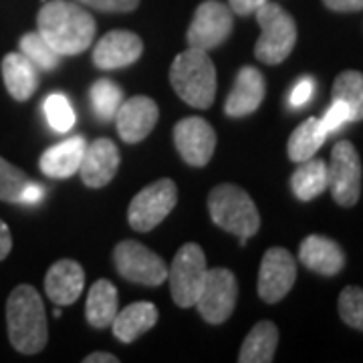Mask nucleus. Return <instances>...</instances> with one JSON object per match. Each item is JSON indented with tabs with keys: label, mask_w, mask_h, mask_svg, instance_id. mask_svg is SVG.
<instances>
[{
	"label": "nucleus",
	"mask_w": 363,
	"mask_h": 363,
	"mask_svg": "<svg viewBox=\"0 0 363 363\" xmlns=\"http://www.w3.org/2000/svg\"><path fill=\"white\" fill-rule=\"evenodd\" d=\"M119 307V295H117L116 285L107 279L95 281L87 295V305H85V317L95 329H105L111 327L116 319Z\"/></svg>",
	"instance_id": "nucleus-23"
},
{
	"label": "nucleus",
	"mask_w": 363,
	"mask_h": 363,
	"mask_svg": "<svg viewBox=\"0 0 363 363\" xmlns=\"http://www.w3.org/2000/svg\"><path fill=\"white\" fill-rule=\"evenodd\" d=\"M345 123H350V109H347V105L343 104V101L333 99L331 107H329V109L325 111V116L321 117V125H323V130L327 131V135H329V133L337 131L339 128L345 125Z\"/></svg>",
	"instance_id": "nucleus-33"
},
{
	"label": "nucleus",
	"mask_w": 363,
	"mask_h": 363,
	"mask_svg": "<svg viewBox=\"0 0 363 363\" xmlns=\"http://www.w3.org/2000/svg\"><path fill=\"white\" fill-rule=\"evenodd\" d=\"M85 289V271L77 260H57L45 277L47 297L55 305L67 307L73 305Z\"/></svg>",
	"instance_id": "nucleus-18"
},
{
	"label": "nucleus",
	"mask_w": 363,
	"mask_h": 363,
	"mask_svg": "<svg viewBox=\"0 0 363 363\" xmlns=\"http://www.w3.org/2000/svg\"><path fill=\"white\" fill-rule=\"evenodd\" d=\"M119 160L121 156L116 143L107 138H99L93 143H87L77 174L87 188H104L116 178Z\"/></svg>",
	"instance_id": "nucleus-16"
},
{
	"label": "nucleus",
	"mask_w": 363,
	"mask_h": 363,
	"mask_svg": "<svg viewBox=\"0 0 363 363\" xmlns=\"http://www.w3.org/2000/svg\"><path fill=\"white\" fill-rule=\"evenodd\" d=\"M313 93H315V79L313 77L298 79L297 85L291 89V95H289V105H291V107H305V105L311 101Z\"/></svg>",
	"instance_id": "nucleus-35"
},
{
	"label": "nucleus",
	"mask_w": 363,
	"mask_h": 363,
	"mask_svg": "<svg viewBox=\"0 0 363 363\" xmlns=\"http://www.w3.org/2000/svg\"><path fill=\"white\" fill-rule=\"evenodd\" d=\"M323 4L333 13H357V11H363V0H323Z\"/></svg>",
	"instance_id": "nucleus-37"
},
{
	"label": "nucleus",
	"mask_w": 363,
	"mask_h": 363,
	"mask_svg": "<svg viewBox=\"0 0 363 363\" xmlns=\"http://www.w3.org/2000/svg\"><path fill=\"white\" fill-rule=\"evenodd\" d=\"M325 138H327V131L321 125V119L319 117H309L305 119L297 130L291 133L289 143H286V154L291 157V162H305L313 157L319 147L323 145Z\"/></svg>",
	"instance_id": "nucleus-26"
},
{
	"label": "nucleus",
	"mask_w": 363,
	"mask_h": 363,
	"mask_svg": "<svg viewBox=\"0 0 363 363\" xmlns=\"http://www.w3.org/2000/svg\"><path fill=\"white\" fill-rule=\"evenodd\" d=\"M206 257L196 242H188L176 252L168 271L169 293L174 303L182 309L194 307L202 285L206 281Z\"/></svg>",
	"instance_id": "nucleus-6"
},
{
	"label": "nucleus",
	"mask_w": 363,
	"mask_h": 363,
	"mask_svg": "<svg viewBox=\"0 0 363 363\" xmlns=\"http://www.w3.org/2000/svg\"><path fill=\"white\" fill-rule=\"evenodd\" d=\"M298 260L313 272H319L325 277H333L343 271L345 267V255L335 240L311 234L307 236L298 247Z\"/></svg>",
	"instance_id": "nucleus-19"
},
{
	"label": "nucleus",
	"mask_w": 363,
	"mask_h": 363,
	"mask_svg": "<svg viewBox=\"0 0 363 363\" xmlns=\"http://www.w3.org/2000/svg\"><path fill=\"white\" fill-rule=\"evenodd\" d=\"M267 95V83L257 67H242L234 79L233 91L226 97L224 113L228 117H247L255 113Z\"/></svg>",
	"instance_id": "nucleus-17"
},
{
	"label": "nucleus",
	"mask_w": 363,
	"mask_h": 363,
	"mask_svg": "<svg viewBox=\"0 0 363 363\" xmlns=\"http://www.w3.org/2000/svg\"><path fill=\"white\" fill-rule=\"evenodd\" d=\"M333 99H339L350 109V121H363V73L343 71L333 83Z\"/></svg>",
	"instance_id": "nucleus-27"
},
{
	"label": "nucleus",
	"mask_w": 363,
	"mask_h": 363,
	"mask_svg": "<svg viewBox=\"0 0 363 363\" xmlns=\"http://www.w3.org/2000/svg\"><path fill=\"white\" fill-rule=\"evenodd\" d=\"M174 143L186 164L204 168L216 150V131L202 117H184L174 128Z\"/></svg>",
	"instance_id": "nucleus-13"
},
{
	"label": "nucleus",
	"mask_w": 363,
	"mask_h": 363,
	"mask_svg": "<svg viewBox=\"0 0 363 363\" xmlns=\"http://www.w3.org/2000/svg\"><path fill=\"white\" fill-rule=\"evenodd\" d=\"M233 11L220 0H204L196 9L194 18L188 26L186 40L192 49L212 51L220 47L233 33Z\"/></svg>",
	"instance_id": "nucleus-10"
},
{
	"label": "nucleus",
	"mask_w": 363,
	"mask_h": 363,
	"mask_svg": "<svg viewBox=\"0 0 363 363\" xmlns=\"http://www.w3.org/2000/svg\"><path fill=\"white\" fill-rule=\"evenodd\" d=\"M33 184L21 168L0 157V200L9 204H21L25 190Z\"/></svg>",
	"instance_id": "nucleus-30"
},
{
	"label": "nucleus",
	"mask_w": 363,
	"mask_h": 363,
	"mask_svg": "<svg viewBox=\"0 0 363 363\" xmlns=\"http://www.w3.org/2000/svg\"><path fill=\"white\" fill-rule=\"evenodd\" d=\"M87 142L83 135H73L65 142L51 145L39 160L40 172L49 178L57 180H65L71 178L73 174H77L81 160L85 154Z\"/></svg>",
	"instance_id": "nucleus-20"
},
{
	"label": "nucleus",
	"mask_w": 363,
	"mask_h": 363,
	"mask_svg": "<svg viewBox=\"0 0 363 363\" xmlns=\"http://www.w3.org/2000/svg\"><path fill=\"white\" fill-rule=\"evenodd\" d=\"M43 194H45V188H43L40 184H35V182H33V184L25 190L21 204H25V206H35L37 202L43 200Z\"/></svg>",
	"instance_id": "nucleus-39"
},
{
	"label": "nucleus",
	"mask_w": 363,
	"mask_h": 363,
	"mask_svg": "<svg viewBox=\"0 0 363 363\" xmlns=\"http://www.w3.org/2000/svg\"><path fill=\"white\" fill-rule=\"evenodd\" d=\"M264 2H269V0H228V6H230L233 14L250 16L257 13Z\"/></svg>",
	"instance_id": "nucleus-36"
},
{
	"label": "nucleus",
	"mask_w": 363,
	"mask_h": 363,
	"mask_svg": "<svg viewBox=\"0 0 363 363\" xmlns=\"http://www.w3.org/2000/svg\"><path fill=\"white\" fill-rule=\"evenodd\" d=\"M238 298V283L228 269H208L206 281L198 295L194 307L206 323L220 325L230 319Z\"/></svg>",
	"instance_id": "nucleus-11"
},
{
	"label": "nucleus",
	"mask_w": 363,
	"mask_h": 363,
	"mask_svg": "<svg viewBox=\"0 0 363 363\" xmlns=\"http://www.w3.org/2000/svg\"><path fill=\"white\" fill-rule=\"evenodd\" d=\"M4 87L14 101H28L39 89V69L23 52H9L2 59Z\"/></svg>",
	"instance_id": "nucleus-21"
},
{
	"label": "nucleus",
	"mask_w": 363,
	"mask_h": 363,
	"mask_svg": "<svg viewBox=\"0 0 363 363\" xmlns=\"http://www.w3.org/2000/svg\"><path fill=\"white\" fill-rule=\"evenodd\" d=\"M339 317L357 331H363V289L345 286L339 295Z\"/></svg>",
	"instance_id": "nucleus-32"
},
{
	"label": "nucleus",
	"mask_w": 363,
	"mask_h": 363,
	"mask_svg": "<svg viewBox=\"0 0 363 363\" xmlns=\"http://www.w3.org/2000/svg\"><path fill=\"white\" fill-rule=\"evenodd\" d=\"M43 111L45 117L49 121L52 130L59 131V133H65L73 125H75V111H73V105L67 99L65 95L61 93H52L45 99L43 104Z\"/></svg>",
	"instance_id": "nucleus-31"
},
{
	"label": "nucleus",
	"mask_w": 363,
	"mask_h": 363,
	"mask_svg": "<svg viewBox=\"0 0 363 363\" xmlns=\"http://www.w3.org/2000/svg\"><path fill=\"white\" fill-rule=\"evenodd\" d=\"M83 363H119V357L113 353H105V351H95L87 355Z\"/></svg>",
	"instance_id": "nucleus-40"
},
{
	"label": "nucleus",
	"mask_w": 363,
	"mask_h": 363,
	"mask_svg": "<svg viewBox=\"0 0 363 363\" xmlns=\"http://www.w3.org/2000/svg\"><path fill=\"white\" fill-rule=\"evenodd\" d=\"M6 327L11 345L23 355H35L49 341L47 313L39 291L30 285L14 286L6 301Z\"/></svg>",
	"instance_id": "nucleus-2"
},
{
	"label": "nucleus",
	"mask_w": 363,
	"mask_h": 363,
	"mask_svg": "<svg viewBox=\"0 0 363 363\" xmlns=\"http://www.w3.org/2000/svg\"><path fill=\"white\" fill-rule=\"evenodd\" d=\"M169 83L182 101L196 109H208L216 97V67L206 51L190 47L174 59Z\"/></svg>",
	"instance_id": "nucleus-3"
},
{
	"label": "nucleus",
	"mask_w": 363,
	"mask_h": 363,
	"mask_svg": "<svg viewBox=\"0 0 363 363\" xmlns=\"http://www.w3.org/2000/svg\"><path fill=\"white\" fill-rule=\"evenodd\" d=\"M327 188L339 206L351 208L362 194V160L355 145L347 140L337 142L331 150L327 166Z\"/></svg>",
	"instance_id": "nucleus-8"
},
{
	"label": "nucleus",
	"mask_w": 363,
	"mask_h": 363,
	"mask_svg": "<svg viewBox=\"0 0 363 363\" xmlns=\"http://www.w3.org/2000/svg\"><path fill=\"white\" fill-rule=\"evenodd\" d=\"M89 97L93 111L104 121L116 119L117 109H119V105L123 104V91H121V87H117L113 81H109V79L95 81L91 85Z\"/></svg>",
	"instance_id": "nucleus-28"
},
{
	"label": "nucleus",
	"mask_w": 363,
	"mask_h": 363,
	"mask_svg": "<svg viewBox=\"0 0 363 363\" xmlns=\"http://www.w3.org/2000/svg\"><path fill=\"white\" fill-rule=\"evenodd\" d=\"M18 47H21V52L37 69L52 71V69H57L59 63H61V55L40 37L39 30L37 33H26V35H23L21 40H18Z\"/></svg>",
	"instance_id": "nucleus-29"
},
{
	"label": "nucleus",
	"mask_w": 363,
	"mask_h": 363,
	"mask_svg": "<svg viewBox=\"0 0 363 363\" xmlns=\"http://www.w3.org/2000/svg\"><path fill=\"white\" fill-rule=\"evenodd\" d=\"M37 30L61 57L87 51L95 39V18L73 0H45L37 14Z\"/></svg>",
	"instance_id": "nucleus-1"
},
{
	"label": "nucleus",
	"mask_w": 363,
	"mask_h": 363,
	"mask_svg": "<svg viewBox=\"0 0 363 363\" xmlns=\"http://www.w3.org/2000/svg\"><path fill=\"white\" fill-rule=\"evenodd\" d=\"M101 13H131L140 6V0H75Z\"/></svg>",
	"instance_id": "nucleus-34"
},
{
	"label": "nucleus",
	"mask_w": 363,
	"mask_h": 363,
	"mask_svg": "<svg viewBox=\"0 0 363 363\" xmlns=\"http://www.w3.org/2000/svg\"><path fill=\"white\" fill-rule=\"evenodd\" d=\"M291 188L303 202L319 198L327 190V162L315 156L301 162L291 176Z\"/></svg>",
	"instance_id": "nucleus-25"
},
{
	"label": "nucleus",
	"mask_w": 363,
	"mask_h": 363,
	"mask_svg": "<svg viewBox=\"0 0 363 363\" xmlns=\"http://www.w3.org/2000/svg\"><path fill=\"white\" fill-rule=\"evenodd\" d=\"M210 218L222 230L240 238V245H247L250 236L259 233L260 214L247 190L234 184H220L208 194Z\"/></svg>",
	"instance_id": "nucleus-4"
},
{
	"label": "nucleus",
	"mask_w": 363,
	"mask_h": 363,
	"mask_svg": "<svg viewBox=\"0 0 363 363\" xmlns=\"http://www.w3.org/2000/svg\"><path fill=\"white\" fill-rule=\"evenodd\" d=\"M113 262L117 272L135 285L160 286L168 279V269L162 257L135 240L119 242L113 250Z\"/></svg>",
	"instance_id": "nucleus-9"
},
{
	"label": "nucleus",
	"mask_w": 363,
	"mask_h": 363,
	"mask_svg": "<svg viewBox=\"0 0 363 363\" xmlns=\"http://www.w3.org/2000/svg\"><path fill=\"white\" fill-rule=\"evenodd\" d=\"M13 250V236L6 226V222L0 220V260H4Z\"/></svg>",
	"instance_id": "nucleus-38"
},
{
	"label": "nucleus",
	"mask_w": 363,
	"mask_h": 363,
	"mask_svg": "<svg viewBox=\"0 0 363 363\" xmlns=\"http://www.w3.org/2000/svg\"><path fill=\"white\" fill-rule=\"evenodd\" d=\"M143 52V40L131 30H109L93 49V63L99 69H123L133 65Z\"/></svg>",
	"instance_id": "nucleus-15"
},
{
	"label": "nucleus",
	"mask_w": 363,
	"mask_h": 363,
	"mask_svg": "<svg viewBox=\"0 0 363 363\" xmlns=\"http://www.w3.org/2000/svg\"><path fill=\"white\" fill-rule=\"evenodd\" d=\"M260 37L255 45V57L264 65H281L295 49L297 23L277 2H264L255 13Z\"/></svg>",
	"instance_id": "nucleus-5"
},
{
	"label": "nucleus",
	"mask_w": 363,
	"mask_h": 363,
	"mask_svg": "<svg viewBox=\"0 0 363 363\" xmlns=\"http://www.w3.org/2000/svg\"><path fill=\"white\" fill-rule=\"evenodd\" d=\"M178 202V186L169 178L154 182L133 196L128 210L130 226L138 233H150L166 220Z\"/></svg>",
	"instance_id": "nucleus-7"
},
{
	"label": "nucleus",
	"mask_w": 363,
	"mask_h": 363,
	"mask_svg": "<svg viewBox=\"0 0 363 363\" xmlns=\"http://www.w3.org/2000/svg\"><path fill=\"white\" fill-rule=\"evenodd\" d=\"M157 309L154 303L147 301H138L117 311L116 319L111 323L113 335L121 343H133L143 333H147L154 325L157 323Z\"/></svg>",
	"instance_id": "nucleus-22"
},
{
	"label": "nucleus",
	"mask_w": 363,
	"mask_h": 363,
	"mask_svg": "<svg viewBox=\"0 0 363 363\" xmlns=\"http://www.w3.org/2000/svg\"><path fill=\"white\" fill-rule=\"evenodd\" d=\"M297 281L295 257L281 247H272L264 252L259 269V297L264 303H279L289 295Z\"/></svg>",
	"instance_id": "nucleus-12"
},
{
	"label": "nucleus",
	"mask_w": 363,
	"mask_h": 363,
	"mask_svg": "<svg viewBox=\"0 0 363 363\" xmlns=\"http://www.w3.org/2000/svg\"><path fill=\"white\" fill-rule=\"evenodd\" d=\"M279 345V329L271 321H259L250 329L238 353L240 363H271Z\"/></svg>",
	"instance_id": "nucleus-24"
},
{
	"label": "nucleus",
	"mask_w": 363,
	"mask_h": 363,
	"mask_svg": "<svg viewBox=\"0 0 363 363\" xmlns=\"http://www.w3.org/2000/svg\"><path fill=\"white\" fill-rule=\"evenodd\" d=\"M160 119V109L154 99L145 95H135L123 99L116 113L117 133L125 143L143 142Z\"/></svg>",
	"instance_id": "nucleus-14"
}]
</instances>
